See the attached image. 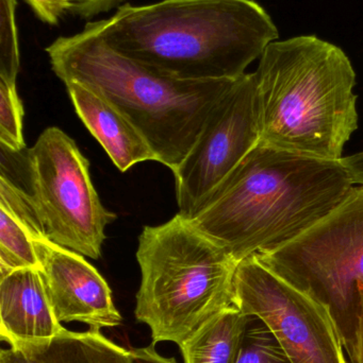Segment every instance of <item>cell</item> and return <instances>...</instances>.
I'll list each match as a JSON object with an SVG mask.
<instances>
[{
    "label": "cell",
    "mask_w": 363,
    "mask_h": 363,
    "mask_svg": "<svg viewBox=\"0 0 363 363\" xmlns=\"http://www.w3.org/2000/svg\"><path fill=\"white\" fill-rule=\"evenodd\" d=\"M261 142L341 161L358 129L356 72L347 53L315 35L275 40L255 72Z\"/></svg>",
    "instance_id": "3"
},
{
    "label": "cell",
    "mask_w": 363,
    "mask_h": 363,
    "mask_svg": "<svg viewBox=\"0 0 363 363\" xmlns=\"http://www.w3.org/2000/svg\"><path fill=\"white\" fill-rule=\"evenodd\" d=\"M38 19L47 25L59 23L63 15L70 13V0H25Z\"/></svg>",
    "instance_id": "19"
},
{
    "label": "cell",
    "mask_w": 363,
    "mask_h": 363,
    "mask_svg": "<svg viewBox=\"0 0 363 363\" xmlns=\"http://www.w3.org/2000/svg\"><path fill=\"white\" fill-rule=\"evenodd\" d=\"M38 254L47 296L60 323L80 322L92 330L121 325L123 318L110 287L85 256L51 240L38 245Z\"/></svg>",
    "instance_id": "10"
},
{
    "label": "cell",
    "mask_w": 363,
    "mask_h": 363,
    "mask_svg": "<svg viewBox=\"0 0 363 363\" xmlns=\"http://www.w3.org/2000/svg\"><path fill=\"white\" fill-rule=\"evenodd\" d=\"M77 115L119 172L157 157L138 128L108 99L81 83H65Z\"/></svg>",
    "instance_id": "12"
},
{
    "label": "cell",
    "mask_w": 363,
    "mask_h": 363,
    "mask_svg": "<svg viewBox=\"0 0 363 363\" xmlns=\"http://www.w3.org/2000/svg\"><path fill=\"white\" fill-rule=\"evenodd\" d=\"M51 69L104 96L143 134L157 162L173 172L185 161L217 102L237 79L170 78L117 52L85 23L45 49Z\"/></svg>",
    "instance_id": "4"
},
{
    "label": "cell",
    "mask_w": 363,
    "mask_h": 363,
    "mask_svg": "<svg viewBox=\"0 0 363 363\" xmlns=\"http://www.w3.org/2000/svg\"><path fill=\"white\" fill-rule=\"evenodd\" d=\"M334 320L351 363H363V187L303 234L256 255Z\"/></svg>",
    "instance_id": "6"
},
{
    "label": "cell",
    "mask_w": 363,
    "mask_h": 363,
    "mask_svg": "<svg viewBox=\"0 0 363 363\" xmlns=\"http://www.w3.org/2000/svg\"><path fill=\"white\" fill-rule=\"evenodd\" d=\"M0 363H31L28 359L27 356L15 349L10 347L9 349H2L0 352Z\"/></svg>",
    "instance_id": "23"
},
{
    "label": "cell",
    "mask_w": 363,
    "mask_h": 363,
    "mask_svg": "<svg viewBox=\"0 0 363 363\" xmlns=\"http://www.w3.org/2000/svg\"><path fill=\"white\" fill-rule=\"evenodd\" d=\"M23 106L17 93V85L0 80V143L8 153L26 149L23 138Z\"/></svg>",
    "instance_id": "17"
},
{
    "label": "cell",
    "mask_w": 363,
    "mask_h": 363,
    "mask_svg": "<svg viewBox=\"0 0 363 363\" xmlns=\"http://www.w3.org/2000/svg\"><path fill=\"white\" fill-rule=\"evenodd\" d=\"M30 196L49 240L98 259L106 226L117 215L104 208L90 177V163L76 143L47 128L26 155Z\"/></svg>",
    "instance_id": "7"
},
{
    "label": "cell",
    "mask_w": 363,
    "mask_h": 363,
    "mask_svg": "<svg viewBox=\"0 0 363 363\" xmlns=\"http://www.w3.org/2000/svg\"><path fill=\"white\" fill-rule=\"evenodd\" d=\"M53 313L38 269L0 277V336L10 347L55 338L64 330Z\"/></svg>",
    "instance_id": "11"
},
{
    "label": "cell",
    "mask_w": 363,
    "mask_h": 363,
    "mask_svg": "<svg viewBox=\"0 0 363 363\" xmlns=\"http://www.w3.org/2000/svg\"><path fill=\"white\" fill-rule=\"evenodd\" d=\"M261 142L255 72L243 74L215 106L175 177L179 213L190 218Z\"/></svg>",
    "instance_id": "9"
},
{
    "label": "cell",
    "mask_w": 363,
    "mask_h": 363,
    "mask_svg": "<svg viewBox=\"0 0 363 363\" xmlns=\"http://www.w3.org/2000/svg\"><path fill=\"white\" fill-rule=\"evenodd\" d=\"M153 343L147 347H141V349H132L134 354L138 363H177L174 358H166L160 355L156 351Z\"/></svg>",
    "instance_id": "22"
},
{
    "label": "cell",
    "mask_w": 363,
    "mask_h": 363,
    "mask_svg": "<svg viewBox=\"0 0 363 363\" xmlns=\"http://www.w3.org/2000/svg\"><path fill=\"white\" fill-rule=\"evenodd\" d=\"M234 363H292L270 328L256 315H247Z\"/></svg>",
    "instance_id": "16"
},
{
    "label": "cell",
    "mask_w": 363,
    "mask_h": 363,
    "mask_svg": "<svg viewBox=\"0 0 363 363\" xmlns=\"http://www.w3.org/2000/svg\"><path fill=\"white\" fill-rule=\"evenodd\" d=\"M341 162L349 172L350 178L354 185L363 187V151L350 157H345Z\"/></svg>",
    "instance_id": "21"
},
{
    "label": "cell",
    "mask_w": 363,
    "mask_h": 363,
    "mask_svg": "<svg viewBox=\"0 0 363 363\" xmlns=\"http://www.w3.org/2000/svg\"><path fill=\"white\" fill-rule=\"evenodd\" d=\"M136 259L141 285L134 313L151 328L153 345H180L234 305L239 262L179 213L166 223L144 226Z\"/></svg>",
    "instance_id": "5"
},
{
    "label": "cell",
    "mask_w": 363,
    "mask_h": 363,
    "mask_svg": "<svg viewBox=\"0 0 363 363\" xmlns=\"http://www.w3.org/2000/svg\"><path fill=\"white\" fill-rule=\"evenodd\" d=\"M19 67L16 0H0V80L16 84Z\"/></svg>",
    "instance_id": "18"
},
{
    "label": "cell",
    "mask_w": 363,
    "mask_h": 363,
    "mask_svg": "<svg viewBox=\"0 0 363 363\" xmlns=\"http://www.w3.org/2000/svg\"><path fill=\"white\" fill-rule=\"evenodd\" d=\"M354 187L341 161L260 143L187 219L240 262L300 236Z\"/></svg>",
    "instance_id": "1"
},
{
    "label": "cell",
    "mask_w": 363,
    "mask_h": 363,
    "mask_svg": "<svg viewBox=\"0 0 363 363\" xmlns=\"http://www.w3.org/2000/svg\"><path fill=\"white\" fill-rule=\"evenodd\" d=\"M234 304L268 325L292 363H349L327 309L256 255L237 267Z\"/></svg>",
    "instance_id": "8"
},
{
    "label": "cell",
    "mask_w": 363,
    "mask_h": 363,
    "mask_svg": "<svg viewBox=\"0 0 363 363\" xmlns=\"http://www.w3.org/2000/svg\"><path fill=\"white\" fill-rule=\"evenodd\" d=\"M126 0H70V14L90 19L123 6Z\"/></svg>",
    "instance_id": "20"
},
{
    "label": "cell",
    "mask_w": 363,
    "mask_h": 363,
    "mask_svg": "<svg viewBox=\"0 0 363 363\" xmlns=\"http://www.w3.org/2000/svg\"><path fill=\"white\" fill-rule=\"evenodd\" d=\"M246 320L236 305L211 318L179 345L183 363H234Z\"/></svg>",
    "instance_id": "15"
},
{
    "label": "cell",
    "mask_w": 363,
    "mask_h": 363,
    "mask_svg": "<svg viewBox=\"0 0 363 363\" xmlns=\"http://www.w3.org/2000/svg\"><path fill=\"white\" fill-rule=\"evenodd\" d=\"M12 347L23 352L31 363H138L131 350L119 347L92 328L83 333L64 328L50 340Z\"/></svg>",
    "instance_id": "14"
},
{
    "label": "cell",
    "mask_w": 363,
    "mask_h": 363,
    "mask_svg": "<svg viewBox=\"0 0 363 363\" xmlns=\"http://www.w3.org/2000/svg\"><path fill=\"white\" fill-rule=\"evenodd\" d=\"M87 25L117 52L183 81L240 78L279 36L254 0L124 4L108 18Z\"/></svg>",
    "instance_id": "2"
},
{
    "label": "cell",
    "mask_w": 363,
    "mask_h": 363,
    "mask_svg": "<svg viewBox=\"0 0 363 363\" xmlns=\"http://www.w3.org/2000/svg\"><path fill=\"white\" fill-rule=\"evenodd\" d=\"M29 192L0 177V277L21 269H40L38 247L48 241Z\"/></svg>",
    "instance_id": "13"
}]
</instances>
